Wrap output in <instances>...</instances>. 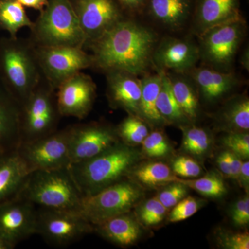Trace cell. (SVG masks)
I'll return each instance as SVG.
<instances>
[{"label":"cell","mask_w":249,"mask_h":249,"mask_svg":"<svg viewBox=\"0 0 249 249\" xmlns=\"http://www.w3.org/2000/svg\"><path fill=\"white\" fill-rule=\"evenodd\" d=\"M36 47L30 39L0 38V80L21 107L42 79Z\"/></svg>","instance_id":"obj_3"},{"label":"cell","mask_w":249,"mask_h":249,"mask_svg":"<svg viewBox=\"0 0 249 249\" xmlns=\"http://www.w3.org/2000/svg\"><path fill=\"white\" fill-rule=\"evenodd\" d=\"M152 16L168 27H176L186 21L190 13L188 0H150Z\"/></svg>","instance_id":"obj_24"},{"label":"cell","mask_w":249,"mask_h":249,"mask_svg":"<svg viewBox=\"0 0 249 249\" xmlns=\"http://www.w3.org/2000/svg\"><path fill=\"white\" fill-rule=\"evenodd\" d=\"M231 152L229 150L222 152L217 157V164L221 173L226 178H231Z\"/></svg>","instance_id":"obj_41"},{"label":"cell","mask_w":249,"mask_h":249,"mask_svg":"<svg viewBox=\"0 0 249 249\" xmlns=\"http://www.w3.org/2000/svg\"><path fill=\"white\" fill-rule=\"evenodd\" d=\"M70 127L33 141L22 142L16 149L29 173L37 170H53L68 168Z\"/></svg>","instance_id":"obj_8"},{"label":"cell","mask_w":249,"mask_h":249,"mask_svg":"<svg viewBox=\"0 0 249 249\" xmlns=\"http://www.w3.org/2000/svg\"><path fill=\"white\" fill-rule=\"evenodd\" d=\"M172 170L176 175L187 178H198L202 172L197 162L186 156H181L173 160Z\"/></svg>","instance_id":"obj_38"},{"label":"cell","mask_w":249,"mask_h":249,"mask_svg":"<svg viewBox=\"0 0 249 249\" xmlns=\"http://www.w3.org/2000/svg\"><path fill=\"white\" fill-rule=\"evenodd\" d=\"M37 211L35 205L19 196L0 204V234L16 246L35 235Z\"/></svg>","instance_id":"obj_15"},{"label":"cell","mask_w":249,"mask_h":249,"mask_svg":"<svg viewBox=\"0 0 249 249\" xmlns=\"http://www.w3.org/2000/svg\"><path fill=\"white\" fill-rule=\"evenodd\" d=\"M237 182L239 183L241 187H242L245 190L246 192H247V193H249V162L248 160L243 161V163H242L240 177H239Z\"/></svg>","instance_id":"obj_42"},{"label":"cell","mask_w":249,"mask_h":249,"mask_svg":"<svg viewBox=\"0 0 249 249\" xmlns=\"http://www.w3.org/2000/svg\"><path fill=\"white\" fill-rule=\"evenodd\" d=\"M217 242L223 248L228 249H249L248 232H220L217 235Z\"/></svg>","instance_id":"obj_39"},{"label":"cell","mask_w":249,"mask_h":249,"mask_svg":"<svg viewBox=\"0 0 249 249\" xmlns=\"http://www.w3.org/2000/svg\"><path fill=\"white\" fill-rule=\"evenodd\" d=\"M78 22L87 39L93 42L122 19L116 0H71Z\"/></svg>","instance_id":"obj_13"},{"label":"cell","mask_w":249,"mask_h":249,"mask_svg":"<svg viewBox=\"0 0 249 249\" xmlns=\"http://www.w3.org/2000/svg\"><path fill=\"white\" fill-rule=\"evenodd\" d=\"M201 96L207 102L222 98L235 87L237 79L230 73H223L208 68L196 69L192 72Z\"/></svg>","instance_id":"obj_21"},{"label":"cell","mask_w":249,"mask_h":249,"mask_svg":"<svg viewBox=\"0 0 249 249\" xmlns=\"http://www.w3.org/2000/svg\"><path fill=\"white\" fill-rule=\"evenodd\" d=\"M240 18L238 0H201L196 19L201 34L210 28Z\"/></svg>","instance_id":"obj_22"},{"label":"cell","mask_w":249,"mask_h":249,"mask_svg":"<svg viewBox=\"0 0 249 249\" xmlns=\"http://www.w3.org/2000/svg\"><path fill=\"white\" fill-rule=\"evenodd\" d=\"M129 213L119 214L93 226V232L120 247L134 245L140 237L141 229L137 219Z\"/></svg>","instance_id":"obj_20"},{"label":"cell","mask_w":249,"mask_h":249,"mask_svg":"<svg viewBox=\"0 0 249 249\" xmlns=\"http://www.w3.org/2000/svg\"><path fill=\"white\" fill-rule=\"evenodd\" d=\"M142 91L140 104V116L152 124H165L157 108V98L160 93L161 77L157 74L145 76L142 79Z\"/></svg>","instance_id":"obj_25"},{"label":"cell","mask_w":249,"mask_h":249,"mask_svg":"<svg viewBox=\"0 0 249 249\" xmlns=\"http://www.w3.org/2000/svg\"><path fill=\"white\" fill-rule=\"evenodd\" d=\"M122 8L134 9L138 8L145 0H116Z\"/></svg>","instance_id":"obj_45"},{"label":"cell","mask_w":249,"mask_h":249,"mask_svg":"<svg viewBox=\"0 0 249 249\" xmlns=\"http://www.w3.org/2000/svg\"><path fill=\"white\" fill-rule=\"evenodd\" d=\"M29 174L17 150L0 153V204L19 196Z\"/></svg>","instance_id":"obj_19"},{"label":"cell","mask_w":249,"mask_h":249,"mask_svg":"<svg viewBox=\"0 0 249 249\" xmlns=\"http://www.w3.org/2000/svg\"><path fill=\"white\" fill-rule=\"evenodd\" d=\"M183 132L182 147L191 155L201 156L209 150L211 138L209 134L201 127L188 126L181 127Z\"/></svg>","instance_id":"obj_32"},{"label":"cell","mask_w":249,"mask_h":249,"mask_svg":"<svg viewBox=\"0 0 249 249\" xmlns=\"http://www.w3.org/2000/svg\"><path fill=\"white\" fill-rule=\"evenodd\" d=\"M131 181L149 187H157L175 182L178 180L173 170L162 162H150L134 165L127 177Z\"/></svg>","instance_id":"obj_23"},{"label":"cell","mask_w":249,"mask_h":249,"mask_svg":"<svg viewBox=\"0 0 249 249\" xmlns=\"http://www.w3.org/2000/svg\"><path fill=\"white\" fill-rule=\"evenodd\" d=\"M199 55V49L189 41L168 37L155 47L152 60L160 70L182 72L193 68Z\"/></svg>","instance_id":"obj_17"},{"label":"cell","mask_w":249,"mask_h":249,"mask_svg":"<svg viewBox=\"0 0 249 249\" xmlns=\"http://www.w3.org/2000/svg\"><path fill=\"white\" fill-rule=\"evenodd\" d=\"M231 166H232V176L231 178L235 180L236 181H238L239 177L242 168V158L235 155V153L231 152Z\"/></svg>","instance_id":"obj_43"},{"label":"cell","mask_w":249,"mask_h":249,"mask_svg":"<svg viewBox=\"0 0 249 249\" xmlns=\"http://www.w3.org/2000/svg\"><path fill=\"white\" fill-rule=\"evenodd\" d=\"M106 73L107 96L111 106L124 109L129 114L140 116L142 80L128 72L111 71Z\"/></svg>","instance_id":"obj_16"},{"label":"cell","mask_w":249,"mask_h":249,"mask_svg":"<svg viewBox=\"0 0 249 249\" xmlns=\"http://www.w3.org/2000/svg\"><path fill=\"white\" fill-rule=\"evenodd\" d=\"M232 220L235 225L245 227L249 223V197L248 195L239 199L234 205L231 212Z\"/></svg>","instance_id":"obj_40"},{"label":"cell","mask_w":249,"mask_h":249,"mask_svg":"<svg viewBox=\"0 0 249 249\" xmlns=\"http://www.w3.org/2000/svg\"><path fill=\"white\" fill-rule=\"evenodd\" d=\"M35 47L42 76L55 90L70 77L93 66L92 56L83 47Z\"/></svg>","instance_id":"obj_10"},{"label":"cell","mask_w":249,"mask_h":249,"mask_svg":"<svg viewBox=\"0 0 249 249\" xmlns=\"http://www.w3.org/2000/svg\"><path fill=\"white\" fill-rule=\"evenodd\" d=\"M175 97L189 122H194L199 112V102L196 90L189 82L181 78H171Z\"/></svg>","instance_id":"obj_28"},{"label":"cell","mask_w":249,"mask_h":249,"mask_svg":"<svg viewBox=\"0 0 249 249\" xmlns=\"http://www.w3.org/2000/svg\"><path fill=\"white\" fill-rule=\"evenodd\" d=\"M96 96V86L92 78L78 72L56 89L57 104L62 117L83 119L89 114Z\"/></svg>","instance_id":"obj_14"},{"label":"cell","mask_w":249,"mask_h":249,"mask_svg":"<svg viewBox=\"0 0 249 249\" xmlns=\"http://www.w3.org/2000/svg\"><path fill=\"white\" fill-rule=\"evenodd\" d=\"M244 30L241 18L210 28L201 34L199 53L214 66H229L235 58Z\"/></svg>","instance_id":"obj_11"},{"label":"cell","mask_w":249,"mask_h":249,"mask_svg":"<svg viewBox=\"0 0 249 249\" xmlns=\"http://www.w3.org/2000/svg\"><path fill=\"white\" fill-rule=\"evenodd\" d=\"M33 24L24 6L17 0H0V30L16 37L18 31L25 27L30 29Z\"/></svg>","instance_id":"obj_26"},{"label":"cell","mask_w":249,"mask_h":249,"mask_svg":"<svg viewBox=\"0 0 249 249\" xmlns=\"http://www.w3.org/2000/svg\"><path fill=\"white\" fill-rule=\"evenodd\" d=\"M161 84L157 101V108L165 123L187 122L188 119L183 114L172 88L171 80L164 70H160Z\"/></svg>","instance_id":"obj_27"},{"label":"cell","mask_w":249,"mask_h":249,"mask_svg":"<svg viewBox=\"0 0 249 249\" xmlns=\"http://www.w3.org/2000/svg\"><path fill=\"white\" fill-rule=\"evenodd\" d=\"M199 203L196 198L192 196L183 198L178 204L174 206L170 212L168 221L175 223L186 220L194 215L199 210Z\"/></svg>","instance_id":"obj_37"},{"label":"cell","mask_w":249,"mask_h":249,"mask_svg":"<svg viewBox=\"0 0 249 249\" xmlns=\"http://www.w3.org/2000/svg\"><path fill=\"white\" fill-rule=\"evenodd\" d=\"M19 196L40 208L79 211L82 195L68 168L37 170L28 175Z\"/></svg>","instance_id":"obj_5"},{"label":"cell","mask_w":249,"mask_h":249,"mask_svg":"<svg viewBox=\"0 0 249 249\" xmlns=\"http://www.w3.org/2000/svg\"><path fill=\"white\" fill-rule=\"evenodd\" d=\"M224 145L242 159L249 157V135L247 132H229L222 139Z\"/></svg>","instance_id":"obj_36"},{"label":"cell","mask_w":249,"mask_h":249,"mask_svg":"<svg viewBox=\"0 0 249 249\" xmlns=\"http://www.w3.org/2000/svg\"><path fill=\"white\" fill-rule=\"evenodd\" d=\"M116 130L121 142L132 147L142 143L149 134L145 122L142 120L140 116L133 114H129L116 127Z\"/></svg>","instance_id":"obj_30"},{"label":"cell","mask_w":249,"mask_h":249,"mask_svg":"<svg viewBox=\"0 0 249 249\" xmlns=\"http://www.w3.org/2000/svg\"><path fill=\"white\" fill-rule=\"evenodd\" d=\"M169 184L157 196V199L167 209H172L180 201L182 200L183 198L186 197L189 189L188 186L178 180Z\"/></svg>","instance_id":"obj_35"},{"label":"cell","mask_w":249,"mask_h":249,"mask_svg":"<svg viewBox=\"0 0 249 249\" xmlns=\"http://www.w3.org/2000/svg\"><path fill=\"white\" fill-rule=\"evenodd\" d=\"M157 37L153 31L123 18L88 45L93 66L106 72L122 71L138 76L152 61Z\"/></svg>","instance_id":"obj_1"},{"label":"cell","mask_w":249,"mask_h":249,"mask_svg":"<svg viewBox=\"0 0 249 249\" xmlns=\"http://www.w3.org/2000/svg\"><path fill=\"white\" fill-rule=\"evenodd\" d=\"M120 142L116 127L109 124L89 123L70 126L71 164L93 158Z\"/></svg>","instance_id":"obj_12"},{"label":"cell","mask_w":249,"mask_h":249,"mask_svg":"<svg viewBox=\"0 0 249 249\" xmlns=\"http://www.w3.org/2000/svg\"><path fill=\"white\" fill-rule=\"evenodd\" d=\"M22 107L0 80V153L16 150L21 143Z\"/></svg>","instance_id":"obj_18"},{"label":"cell","mask_w":249,"mask_h":249,"mask_svg":"<svg viewBox=\"0 0 249 249\" xmlns=\"http://www.w3.org/2000/svg\"><path fill=\"white\" fill-rule=\"evenodd\" d=\"M144 155L152 158L165 157L170 153V146L162 132L156 131L149 134L142 142Z\"/></svg>","instance_id":"obj_34"},{"label":"cell","mask_w":249,"mask_h":249,"mask_svg":"<svg viewBox=\"0 0 249 249\" xmlns=\"http://www.w3.org/2000/svg\"><path fill=\"white\" fill-rule=\"evenodd\" d=\"M24 7L42 11L45 7L48 0H17Z\"/></svg>","instance_id":"obj_44"},{"label":"cell","mask_w":249,"mask_h":249,"mask_svg":"<svg viewBox=\"0 0 249 249\" xmlns=\"http://www.w3.org/2000/svg\"><path fill=\"white\" fill-rule=\"evenodd\" d=\"M168 209L160 203L157 196L151 198L139 206L137 218L146 227H153L160 224L166 217Z\"/></svg>","instance_id":"obj_33"},{"label":"cell","mask_w":249,"mask_h":249,"mask_svg":"<svg viewBox=\"0 0 249 249\" xmlns=\"http://www.w3.org/2000/svg\"><path fill=\"white\" fill-rule=\"evenodd\" d=\"M191 189L208 197H220L227 193V188L222 178L214 173L208 174L206 176L196 179H180Z\"/></svg>","instance_id":"obj_31"},{"label":"cell","mask_w":249,"mask_h":249,"mask_svg":"<svg viewBox=\"0 0 249 249\" xmlns=\"http://www.w3.org/2000/svg\"><path fill=\"white\" fill-rule=\"evenodd\" d=\"M94 228L78 212L40 208L37 211L36 234L51 245H71L93 232Z\"/></svg>","instance_id":"obj_9"},{"label":"cell","mask_w":249,"mask_h":249,"mask_svg":"<svg viewBox=\"0 0 249 249\" xmlns=\"http://www.w3.org/2000/svg\"><path fill=\"white\" fill-rule=\"evenodd\" d=\"M30 30L29 39L36 47L86 46L71 0H48Z\"/></svg>","instance_id":"obj_4"},{"label":"cell","mask_w":249,"mask_h":249,"mask_svg":"<svg viewBox=\"0 0 249 249\" xmlns=\"http://www.w3.org/2000/svg\"><path fill=\"white\" fill-rule=\"evenodd\" d=\"M222 119L229 132H247L249 129V101L247 97L231 101L224 109Z\"/></svg>","instance_id":"obj_29"},{"label":"cell","mask_w":249,"mask_h":249,"mask_svg":"<svg viewBox=\"0 0 249 249\" xmlns=\"http://www.w3.org/2000/svg\"><path fill=\"white\" fill-rule=\"evenodd\" d=\"M139 160L138 150L120 142L93 158L71 163L69 170L82 196H87L124 179Z\"/></svg>","instance_id":"obj_2"},{"label":"cell","mask_w":249,"mask_h":249,"mask_svg":"<svg viewBox=\"0 0 249 249\" xmlns=\"http://www.w3.org/2000/svg\"><path fill=\"white\" fill-rule=\"evenodd\" d=\"M61 117L57 104L56 90L43 76L22 106L21 143L53 133L58 130Z\"/></svg>","instance_id":"obj_6"},{"label":"cell","mask_w":249,"mask_h":249,"mask_svg":"<svg viewBox=\"0 0 249 249\" xmlns=\"http://www.w3.org/2000/svg\"><path fill=\"white\" fill-rule=\"evenodd\" d=\"M142 196V189L137 183L124 178L92 195L82 196L78 213L93 226L97 225L130 212Z\"/></svg>","instance_id":"obj_7"},{"label":"cell","mask_w":249,"mask_h":249,"mask_svg":"<svg viewBox=\"0 0 249 249\" xmlns=\"http://www.w3.org/2000/svg\"><path fill=\"white\" fill-rule=\"evenodd\" d=\"M16 246L11 243L9 240H6L4 237L0 234V249H13Z\"/></svg>","instance_id":"obj_46"}]
</instances>
